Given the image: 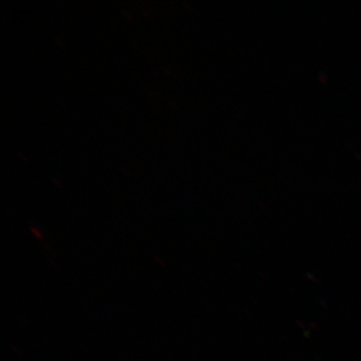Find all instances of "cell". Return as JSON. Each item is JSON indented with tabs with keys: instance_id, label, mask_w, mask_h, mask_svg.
<instances>
[]
</instances>
